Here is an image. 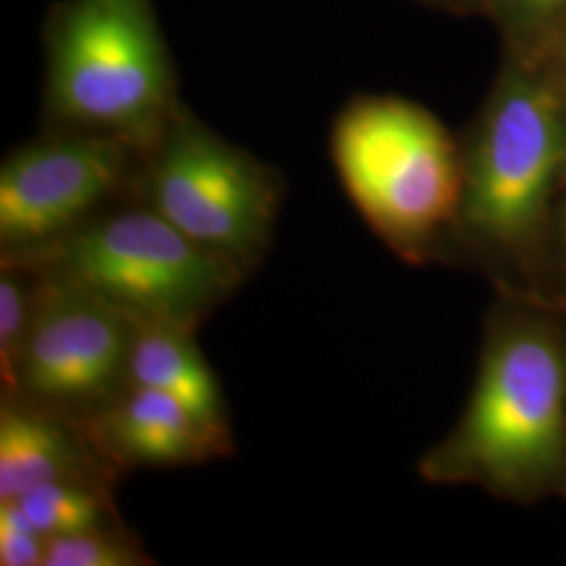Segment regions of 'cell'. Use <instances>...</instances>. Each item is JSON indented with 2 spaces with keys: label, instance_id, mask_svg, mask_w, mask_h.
I'll list each match as a JSON object with an SVG mask.
<instances>
[{
  "label": "cell",
  "instance_id": "obj_1",
  "mask_svg": "<svg viewBox=\"0 0 566 566\" xmlns=\"http://www.w3.org/2000/svg\"><path fill=\"white\" fill-rule=\"evenodd\" d=\"M430 483L531 502L566 481V332L537 315L491 325L460 422L428 451Z\"/></svg>",
  "mask_w": 566,
  "mask_h": 566
},
{
  "label": "cell",
  "instance_id": "obj_2",
  "mask_svg": "<svg viewBox=\"0 0 566 566\" xmlns=\"http://www.w3.org/2000/svg\"><path fill=\"white\" fill-rule=\"evenodd\" d=\"M42 122L145 151L181 105L154 0H57L42 23Z\"/></svg>",
  "mask_w": 566,
  "mask_h": 566
},
{
  "label": "cell",
  "instance_id": "obj_3",
  "mask_svg": "<svg viewBox=\"0 0 566 566\" xmlns=\"http://www.w3.org/2000/svg\"><path fill=\"white\" fill-rule=\"evenodd\" d=\"M329 156L365 223L401 256H426L458 221L464 158L422 105L386 95L346 103Z\"/></svg>",
  "mask_w": 566,
  "mask_h": 566
},
{
  "label": "cell",
  "instance_id": "obj_4",
  "mask_svg": "<svg viewBox=\"0 0 566 566\" xmlns=\"http://www.w3.org/2000/svg\"><path fill=\"white\" fill-rule=\"evenodd\" d=\"M4 261L76 283L135 322L191 327L243 277L238 264L191 242L142 202L103 210L57 242Z\"/></svg>",
  "mask_w": 566,
  "mask_h": 566
},
{
  "label": "cell",
  "instance_id": "obj_5",
  "mask_svg": "<svg viewBox=\"0 0 566 566\" xmlns=\"http://www.w3.org/2000/svg\"><path fill=\"white\" fill-rule=\"evenodd\" d=\"M282 193L273 166L227 142L181 103L143 151L133 198L248 273L271 242Z\"/></svg>",
  "mask_w": 566,
  "mask_h": 566
},
{
  "label": "cell",
  "instance_id": "obj_6",
  "mask_svg": "<svg viewBox=\"0 0 566 566\" xmlns=\"http://www.w3.org/2000/svg\"><path fill=\"white\" fill-rule=\"evenodd\" d=\"M565 163V103L547 82L510 74L464 158L455 227L486 250L525 254L542 238L547 202Z\"/></svg>",
  "mask_w": 566,
  "mask_h": 566
},
{
  "label": "cell",
  "instance_id": "obj_7",
  "mask_svg": "<svg viewBox=\"0 0 566 566\" xmlns=\"http://www.w3.org/2000/svg\"><path fill=\"white\" fill-rule=\"evenodd\" d=\"M143 151L130 143L78 130H49L13 149L0 166L2 259L57 242L135 193Z\"/></svg>",
  "mask_w": 566,
  "mask_h": 566
},
{
  "label": "cell",
  "instance_id": "obj_8",
  "mask_svg": "<svg viewBox=\"0 0 566 566\" xmlns=\"http://www.w3.org/2000/svg\"><path fill=\"white\" fill-rule=\"evenodd\" d=\"M36 275L15 395L86 422L126 388L137 322L76 283Z\"/></svg>",
  "mask_w": 566,
  "mask_h": 566
},
{
  "label": "cell",
  "instance_id": "obj_9",
  "mask_svg": "<svg viewBox=\"0 0 566 566\" xmlns=\"http://www.w3.org/2000/svg\"><path fill=\"white\" fill-rule=\"evenodd\" d=\"M109 465L84 422L23 395H2L0 502L65 479L107 483Z\"/></svg>",
  "mask_w": 566,
  "mask_h": 566
},
{
  "label": "cell",
  "instance_id": "obj_10",
  "mask_svg": "<svg viewBox=\"0 0 566 566\" xmlns=\"http://www.w3.org/2000/svg\"><path fill=\"white\" fill-rule=\"evenodd\" d=\"M112 465L172 468L227 455L177 399L156 388L126 386L84 422Z\"/></svg>",
  "mask_w": 566,
  "mask_h": 566
},
{
  "label": "cell",
  "instance_id": "obj_11",
  "mask_svg": "<svg viewBox=\"0 0 566 566\" xmlns=\"http://www.w3.org/2000/svg\"><path fill=\"white\" fill-rule=\"evenodd\" d=\"M126 386H145L170 395L229 453L233 439L227 405L219 380L196 343V327L137 322Z\"/></svg>",
  "mask_w": 566,
  "mask_h": 566
},
{
  "label": "cell",
  "instance_id": "obj_12",
  "mask_svg": "<svg viewBox=\"0 0 566 566\" xmlns=\"http://www.w3.org/2000/svg\"><path fill=\"white\" fill-rule=\"evenodd\" d=\"M13 502L20 504L46 539L120 526L109 500V489L103 481H53L30 489Z\"/></svg>",
  "mask_w": 566,
  "mask_h": 566
},
{
  "label": "cell",
  "instance_id": "obj_13",
  "mask_svg": "<svg viewBox=\"0 0 566 566\" xmlns=\"http://www.w3.org/2000/svg\"><path fill=\"white\" fill-rule=\"evenodd\" d=\"M39 275L2 259L0 271V374L4 395L18 392L21 355L32 325Z\"/></svg>",
  "mask_w": 566,
  "mask_h": 566
},
{
  "label": "cell",
  "instance_id": "obj_14",
  "mask_svg": "<svg viewBox=\"0 0 566 566\" xmlns=\"http://www.w3.org/2000/svg\"><path fill=\"white\" fill-rule=\"evenodd\" d=\"M149 556L118 528L88 531L46 539L42 566H143Z\"/></svg>",
  "mask_w": 566,
  "mask_h": 566
},
{
  "label": "cell",
  "instance_id": "obj_15",
  "mask_svg": "<svg viewBox=\"0 0 566 566\" xmlns=\"http://www.w3.org/2000/svg\"><path fill=\"white\" fill-rule=\"evenodd\" d=\"M46 537L18 502H0V565L42 566Z\"/></svg>",
  "mask_w": 566,
  "mask_h": 566
},
{
  "label": "cell",
  "instance_id": "obj_16",
  "mask_svg": "<svg viewBox=\"0 0 566 566\" xmlns=\"http://www.w3.org/2000/svg\"><path fill=\"white\" fill-rule=\"evenodd\" d=\"M507 13L528 25H542L566 11V0H500Z\"/></svg>",
  "mask_w": 566,
  "mask_h": 566
},
{
  "label": "cell",
  "instance_id": "obj_17",
  "mask_svg": "<svg viewBox=\"0 0 566 566\" xmlns=\"http://www.w3.org/2000/svg\"><path fill=\"white\" fill-rule=\"evenodd\" d=\"M428 2H439V4H446V7H460V4H465L468 0H428Z\"/></svg>",
  "mask_w": 566,
  "mask_h": 566
},
{
  "label": "cell",
  "instance_id": "obj_18",
  "mask_svg": "<svg viewBox=\"0 0 566 566\" xmlns=\"http://www.w3.org/2000/svg\"><path fill=\"white\" fill-rule=\"evenodd\" d=\"M563 240H565V245H566V212H565V219H563Z\"/></svg>",
  "mask_w": 566,
  "mask_h": 566
}]
</instances>
